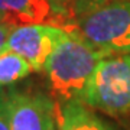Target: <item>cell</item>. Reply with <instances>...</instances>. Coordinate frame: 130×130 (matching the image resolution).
<instances>
[{
  "mask_svg": "<svg viewBox=\"0 0 130 130\" xmlns=\"http://www.w3.org/2000/svg\"><path fill=\"white\" fill-rule=\"evenodd\" d=\"M110 55V52L95 48L78 33L67 32L43 68L55 101L59 104L81 101L97 65Z\"/></svg>",
  "mask_w": 130,
  "mask_h": 130,
  "instance_id": "cell-1",
  "label": "cell"
},
{
  "mask_svg": "<svg viewBox=\"0 0 130 130\" xmlns=\"http://www.w3.org/2000/svg\"><path fill=\"white\" fill-rule=\"evenodd\" d=\"M71 30L98 49L130 54V0H74Z\"/></svg>",
  "mask_w": 130,
  "mask_h": 130,
  "instance_id": "cell-2",
  "label": "cell"
},
{
  "mask_svg": "<svg viewBox=\"0 0 130 130\" xmlns=\"http://www.w3.org/2000/svg\"><path fill=\"white\" fill-rule=\"evenodd\" d=\"M81 101L103 113L119 116L130 111V54L107 56L94 71Z\"/></svg>",
  "mask_w": 130,
  "mask_h": 130,
  "instance_id": "cell-3",
  "label": "cell"
},
{
  "mask_svg": "<svg viewBox=\"0 0 130 130\" xmlns=\"http://www.w3.org/2000/svg\"><path fill=\"white\" fill-rule=\"evenodd\" d=\"M10 130H58L59 106L41 91L12 88L6 91Z\"/></svg>",
  "mask_w": 130,
  "mask_h": 130,
  "instance_id": "cell-4",
  "label": "cell"
},
{
  "mask_svg": "<svg viewBox=\"0 0 130 130\" xmlns=\"http://www.w3.org/2000/svg\"><path fill=\"white\" fill-rule=\"evenodd\" d=\"M67 35L51 25H22L10 30L3 51H13L28 61L33 71H43L46 61Z\"/></svg>",
  "mask_w": 130,
  "mask_h": 130,
  "instance_id": "cell-5",
  "label": "cell"
},
{
  "mask_svg": "<svg viewBox=\"0 0 130 130\" xmlns=\"http://www.w3.org/2000/svg\"><path fill=\"white\" fill-rule=\"evenodd\" d=\"M0 16L3 23L51 25L71 30L70 3L67 0H0Z\"/></svg>",
  "mask_w": 130,
  "mask_h": 130,
  "instance_id": "cell-6",
  "label": "cell"
},
{
  "mask_svg": "<svg viewBox=\"0 0 130 130\" xmlns=\"http://www.w3.org/2000/svg\"><path fill=\"white\" fill-rule=\"evenodd\" d=\"M58 130H114L83 101L58 103Z\"/></svg>",
  "mask_w": 130,
  "mask_h": 130,
  "instance_id": "cell-7",
  "label": "cell"
},
{
  "mask_svg": "<svg viewBox=\"0 0 130 130\" xmlns=\"http://www.w3.org/2000/svg\"><path fill=\"white\" fill-rule=\"evenodd\" d=\"M33 68L23 56L13 51L0 52V88L26 78Z\"/></svg>",
  "mask_w": 130,
  "mask_h": 130,
  "instance_id": "cell-8",
  "label": "cell"
},
{
  "mask_svg": "<svg viewBox=\"0 0 130 130\" xmlns=\"http://www.w3.org/2000/svg\"><path fill=\"white\" fill-rule=\"evenodd\" d=\"M0 130H10L7 104H6V91L0 88Z\"/></svg>",
  "mask_w": 130,
  "mask_h": 130,
  "instance_id": "cell-9",
  "label": "cell"
},
{
  "mask_svg": "<svg viewBox=\"0 0 130 130\" xmlns=\"http://www.w3.org/2000/svg\"><path fill=\"white\" fill-rule=\"evenodd\" d=\"M13 29V26H10L7 23H0V52L5 49V45H6V41H7V36H9L10 30Z\"/></svg>",
  "mask_w": 130,
  "mask_h": 130,
  "instance_id": "cell-10",
  "label": "cell"
},
{
  "mask_svg": "<svg viewBox=\"0 0 130 130\" xmlns=\"http://www.w3.org/2000/svg\"><path fill=\"white\" fill-rule=\"evenodd\" d=\"M67 2H68V3H70V6H71V2H74V0H67Z\"/></svg>",
  "mask_w": 130,
  "mask_h": 130,
  "instance_id": "cell-11",
  "label": "cell"
},
{
  "mask_svg": "<svg viewBox=\"0 0 130 130\" xmlns=\"http://www.w3.org/2000/svg\"><path fill=\"white\" fill-rule=\"evenodd\" d=\"M2 22H3V20H2V16H0V23H2Z\"/></svg>",
  "mask_w": 130,
  "mask_h": 130,
  "instance_id": "cell-12",
  "label": "cell"
}]
</instances>
